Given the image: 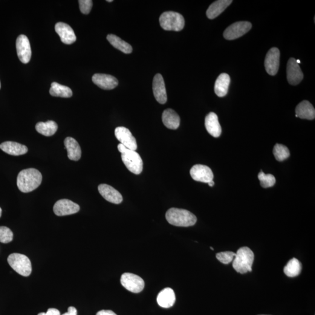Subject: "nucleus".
<instances>
[{
    "label": "nucleus",
    "mask_w": 315,
    "mask_h": 315,
    "mask_svg": "<svg viewBox=\"0 0 315 315\" xmlns=\"http://www.w3.org/2000/svg\"><path fill=\"white\" fill-rule=\"evenodd\" d=\"M2 215V209H1V207H0V217H1Z\"/></svg>",
    "instance_id": "nucleus-40"
},
{
    "label": "nucleus",
    "mask_w": 315,
    "mask_h": 315,
    "mask_svg": "<svg viewBox=\"0 0 315 315\" xmlns=\"http://www.w3.org/2000/svg\"><path fill=\"white\" fill-rule=\"evenodd\" d=\"M62 315H77V310L73 306H70L68 309V312Z\"/></svg>",
    "instance_id": "nucleus-37"
},
{
    "label": "nucleus",
    "mask_w": 315,
    "mask_h": 315,
    "mask_svg": "<svg viewBox=\"0 0 315 315\" xmlns=\"http://www.w3.org/2000/svg\"><path fill=\"white\" fill-rule=\"evenodd\" d=\"M80 9L81 12L83 14H88L92 9V1L91 0H80Z\"/></svg>",
    "instance_id": "nucleus-35"
},
{
    "label": "nucleus",
    "mask_w": 315,
    "mask_h": 315,
    "mask_svg": "<svg viewBox=\"0 0 315 315\" xmlns=\"http://www.w3.org/2000/svg\"><path fill=\"white\" fill-rule=\"evenodd\" d=\"M302 270V265L298 260L293 258L288 262L284 268V272L286 276L290 277H297L299 275Z\"/></svg>",
    "instance_id": "nucleus-30"
},
{
    "label": "nucleus",
    "mask_w": 315,
    "mask_h": 315,
    "mask_svg": "<svg viewBox=\"0 0 315 315\" xmlns=\"http://www.w3.org/2000/svg\"><path fill=\"white\" fill-rule=\"evenodd\" d=\"M158 304L162 308H169L174 305L176 296L174 291L170 288H166L162 290L157 296Z\"/></svg>",
    "instance_id": "nucleus-21"
},
{
    "label": "nucleus",
    "mask_w": 315,
    "mask_h": 315,
    "mask_svg": "<svg viewBox=\"0 0 315 315\" xmlns=\"http://www.w3.org/2000/svg\"><path fill=\"white\" fill-rule=\"evenodd\" d=\"M273 154L276 160L282 162L290 157V152L287 147L277 144L274 147Z\"/></svg>",
    "instance_id": "nucleus-31"
},
{
    "label": "nucleus",
    "mask_w": 315,
    "mask_h": 315,
    "mask_svg": "<svg viewBox=\"0 0 315 315\" xmlns=\"http://www.w3.org/2000/svg\"><path fill=\"white\" fill-rule=\"evenodd\" d=\"M16 48L19 60L24 64L30 62L32 51L30 40L27 36L21 34L18 37L16 41Z\"/></svg>",
    "instance_id": "nucleus-9"
},
{
    "label": "nucleus",
    "mask_w": 315,
    "mask_h": 315,
    "mask_svg": "<svg viewBox=\"0 0 315 315\" xmlns=\"http://www.w3.org/2000/svg\"><path fill=\"white\" fill-rule=\"evenodd\" d=\"M235 256V253H233V251H227L216 254V258L222 264L228 265L233 261Z\"/></svg>",
    "instance_id": "nucleus-34"
},
{
    "label": "nucleus",
    "mask_w": 315,
    "mask_h": 315,
    "mask_svg": "<svg viewBox=\"0 0 315 315\" xmlns=\"http://www.w3.org/2000/svg\"><path fill=\"white\" fill-rule=\"evenodd\" d=\"M13 232L9 228L0 227V242L8 244L13 240Z\"/></svg>",
    "instance_id": "nucleus-33"
},
{
    "label": "nucleus",
    "mask_w": 315,
    "mask_h": 315,
    "mask_svg": "<svg viewBox=\"0 0 315 315\" xmlns=\"http://www.w3.org/2000/svg\"><path fill=\"white\" fill-rule=\"evenodd\" d=\"M98 190L106 200L112 203L118 204L123 201V197L120 193L110 185L101 184L98 186Z\"/></svg>",
    "instance_id": "nucleus-17"
},
{
    "label": "nucleus",
    "mask_w": 315,
    "mask_h": 315,
    "mask_svg": "<svg viewBox=\"0 0 315 315\" xmlns=\"http://www.w3.org/2000/svg\"><path fill=\"white\" fill-rule=\"evenodd\" d=\"M205 126L208 133L213 137L217 138L220 136L222 129L219 123L217 115L211 112L205 118Z\"/></svg>",
    "instance_id": "nucleus-19"
},
{
    "label": "nucleus",
    "mask_w": 315,
    "mask_h": 315,
    "mask_svg": "<svg viewBox=\"0 0 315 315\" xmlns=\"http://www.w3.org/2000/svg\"><path fill=\"white\" fill-rule=\"evenodd\" d=\"M296 61H297V63H298V65L300 64V62L299 60H297Z\"/></svg>",
    "instance_id": "nucleus-41"
},
{
    "label": "nucleus",
    "mask_w": 315,
    "mask_h": 315,
    "mask_svg": "<svg viewBox=\"0 0 315 315\" xmlns=\"http://www.w3.org/2000/svg\"><path fill=\"white\" fill-rule=\"evenodd\" d=\"M280 53L279 49L273 48L268 51L265 61L267 73L270 76H275L279 71Z\"/></svg>",
    "instance_id": "nucleus-12"
},
{
    "label": "nucleus",
    "mask_w": 315,
    "mask_h": 315,
    "mask_svg": "<svg viewBox=\"0 0 315 315\" xmlns=\"http://www.w3.org/2000/svg\"><path fill=\"white\" fill-rule=\"evenodd\" d=\"M55 31L59 34L61 40L66 45L73 44L77 37L70 26L63 22H58L55 26Z\"/></svg>",
    "instance_id": "nucleus-15"
},
{
    "label": "nucleus",
    "mask_w": 315,
    "mask_h": 315,
    "mask_svg": "<svg viewBox=\"0 0 315 315\" xmlns=\"http://www.w3.org/2000/svg\"><path fill=\"white\" fill-rule=\"evenodd\" d=\"M36 131L45 136H51L56 133L58 129L57 124L54 121L39 122L35 126Z\"/></svg>",
    "instance_id": "nucleus-28"
},
{
    "label": "nucleus",
    "mask_w": 315,
    "mask_h": 315,
    "mask_svg": "<svg viewBox=\"0 0 315 315\" xmlns=\"http://www.w3.org/2000/svg\"><path fill=\"white\" fill-rule=\"evenodd\" d=\"M96 315H117L111 310H102L98 312Z\"/></svg>",
    "instance_id": "nucleus-38"
},
{
    "label": "nucleus",
    "mask_w": 315,
    "mask_h": 315,
    "mask_svg": "<svg viewBox=\"0 0 315 315\" xmlns=\"http://www.w3.org/2000/svg\"><path fill=\"white\" fill-rule=\"evenodd\" d=\"M254 253L248 247L239 248L235 253V258L233 260V267L237 272L245 274L252 271Z\"/></svg>",
    "instance_id": "nucleus-3"
},
{
    "label": "nucleus",
    "mask_w": 315,
    "mask_h": 315,
    "mask_svg": "<svg viewBox=\"0 0 315 315\" xmlns=\"http://www.w3.org/2000/svg\"><path fill=\"white\" fill-rule=\"evenodd\" d=\"M107 39L114 48L122 51L123 53L126 54L132 53L133 51L132 46L120 39L119 37L115 34H109L107 36Z\"/></svg>",
    "instance_id": "nucleus-27"
},
{
    "label": "nucleus",
    "mask_w": 315,
    "mask_h": 315,
    "mask_svg": "<svg viewBox=\"0 0 315 315\" xmlns=\"http://www.w3.org/2000/svg\"><path fill=\"white\" fill-rule=\"evenodd\" d=\"M296 117L302 119L314 120L315 117V110L313 105L308 100H303L297 105L296 109Z\"/></svg>",
    "instance_id": "nucleus-20"
},
{
    "label": "nucleus",
    "mask_w": 315,
    "mask_h": 315,
    "mask_svg": "<svg viewBox=\"0 0 315 315\" xmlns=\"http://www.w3.org/2000/svg\"><path fill=\"white\" fill-rule=\"evenodd\" d=\"M115 134L120 144L126 149L134 150V151L137 149L136 140L128 129L124 127H118L115 129Z\"/></svg>",
    "instance_id": "nucleus-11"
},
{
    "label": "nucleus",
    "mask_w": 315,
    "mask_h": 315,
    "mask_svg": "<svg viewBox=\"0 0 315 315\" xmlns=\"http://www.w3.org/2000/svg\"><path fill=\"white\" fill-rule=\"evenodd\" d=\"M251 28L249 22L241 21L234 23L228 27L224 33V37L227 40H235L244 35Z\"/></svg>",
    "instance_id": "nucleus-8"
},
{
    "label": "nucleus",
    "mask_w": 315,
    "mask_h": 315,
    "mask_svg": "<svg viewBox=\"0 0 315 315\" xmlns=\"http://www.w3.org/2000/svg\"><path fill=\"white\" fill-rule=\"evenodd\" d=\"M0 149L2 151L14 156H19L27 154L28 149L27 146L13 141H6L0 144Z\"/></svg>",
    "instance_id": "nucleus-22"
},
{
    "label": "nucleus",
    "mask_w": 315,
    "mask_h": 315,
    "mask_svg": "<svg viewBox=\"0 0 315 315\" xmlns=\"http://www.w3.org/2000/svg\"><path fill=\"white\" fill-rule=\"evenodd\" d=\"M79 204L68 199H62L54 205L53 212L57 216H65L74 215L79 212Z\"/></svg>",
    "instance_id": "nucleus-10"
},
{
    "label": "nucleus",
    "mask_w": 315,
    "mask_h": 315,
    "mask_svg": "<svg viewBox=\"0 0 315 315\" xmlns=\"http://www.w3.org/2000/svg\"><path fill=\"white\" fill-rule=\"evenodd\" d=\"M230 82L229 75L226 73L219 75L216 80L215 85V93L218 97H224L227 94Z\"/></svg>",
    "instance_id": "nucleus-26"
},
{
    "label": "nucleus",
    "mask_w": 315,
    "mask_h": 315,
    "mask_svg": "<svg viewBox=\"0 0 315 315\" xmlns=\"http://www.w3.org/2000/svg\"></svg>",
    "instance_id": "nucleus-45"
},
{
    "label": "nucleus",
    "mask_w": 315,
    "mask_h": 315,
    "mask_svg": "<svg viewBox=\"0 0 315 315\" xmlns=\"http://www.w3.org/2000/svg\"><path fill=\"white\" fill-rule=\"evenodd\" d=\"M121 285L129 291L133 293H139L143 290L145 282L144 280L136 274L125 273L121 277Z\"/></svg>",
    "instance_id": "nucleus-7"
},
{
    "label": "nucleus",
    "mask_w": 315,
    "mask_h": 315,
    "mask_svg": "<svg viewBox=\"0 0 315 315\" xmlns=\"http://www.w3.org/2000/svg\"><path fill=\"white\" fill-rule=\"evenodd\" d=\"M92 82L99 88L110 90L116 87L118 80L111 75L105 74H95L92 77Z\"/></svg>",
    "instance_id": "nucleus-18"
},
{
    "label": "nucleus",
    "mask_w": 315,
    "mask_h": 315,
    "mask_svg": "<svg viewBox=\"0 0 315 315\" xmlns=\"http://www.w3.org/2000/svg\"><path fill=\"white\" fill-rule=\"evenodd\" d=\"M7 261L11 268L20 275L28 277L32 273V264L27 256L20 253H13L8 256Z\"/></svg>",
    "instance_id": "nucleus-6"
},
{
    "label": "nucleus",
    "mask_w": 315,
    "mask_h": 315,
    "mask_svg": "<svg viewBox=\"0 0 315 315\" xmlns=\"http://www.w3.org/2000/svg\"><path fill=\"white\" fill-rule=\"evenodd\" d=\"M152 89L157 102L165 104L167 101V94L163 77L160 74H156L152 83Z\"/></svg>",
    "instance_id": "nucleus-16"
},
{
    "label": "nucleus",
    "mask_w": 315,
    "mask_h": 315,
    "mask_svg": "<svg viewBox=\"0 0 315 315\" xmlns=\"http://www.w3.org/2000/svg\"><path fill=\"white\" fill-rule=\"evenodd\" d=\"M117 148L121 153V160L129 171L135 175L140 174L143 169V162L140 155L134 150L126 149L121 144H118Z\"/></svg>",
    "instance_id": "nucleus-4"
},
{
    "label": "nucleus",
    "mask_w": 315,
    "mask_h": 315,
    "mask_svg": "<svg viewBox=\"0 0 315 315\" xmlns=\"http://www.w3.org/2000/svg\"><path fill=\"white\" fill-rule=\"evenodd\" d=\"M0 88H1V83H0Z\"/></svg>",
    "instance_id": "nucleus-44"
},
{
    "label": "nucleus",
    "mask_w": 315,
    "mask_h": 315,
    "mask_svg": "<svg viewBox=\"0 0 315 315\" xmlns=\"http://www.w3.org/2000/svg\"><path fill=\"white\" fill-rule=\"evenodd\" d=\"M294 58L289 59L287 66V80L291 85H296L302 82L303 74Z\"/></svg>",
    "instance_id": "nucleus-14"
},
{
    "label": "nucleus",
    "mask_w": 315,
    "mask_h": 315,
    "mask_svg": "<svg viewBox=\"0 0 315 315\" xmlns=\"http://www.w3.org/2000/svg\"><path fill=\"white\" fill-rule=\"evenodd\" d=\"M166 219L170 224L176 227H191L197 222L196 216L189 211L176 208L167 211Z\"/></svg>",
    "instance_id": "nucleus-2"
},
{
    "label": "nucleus",
    "mask_w": 315,
    "mask_h": 315,
    "mask_svg": "<svg viewBox=\"0 0 315 315\" xmlns=\"http://www.w3.org/2000/svg\"><path fill=\"white\" fill-rule=\"evenodd\" d=\"M210 249H212L213 250H214V248H213L212 247H210Z\"/></svg>",
    "instance_id": "nucleus-43"
},
{
    "label": "nucleus",
    "mask_w": 315,
    "mask_h": 315,
    "mask_svg": "<svg viewBox=\"0 0 315 315\" xmlns=\"http://www.w3.org/2000/svg\"><path fill=\"white\" fill-rule=\"evenodd\" d=\"M106 1H107V2H112L113 1H112V0H107Z\"/></svg>",
    "instance_id": "nucleus-42"
},
{
    "label": "nucleus",
    "mask_w": 315,
    "mask_h": 315,
    "mask_svg": "<svg viewBox=\"0 0 315 315\" xmlns=\"http://www.w3.org/2000/svg\"><path fill=\"white\" fill-rule=\"evenodd\" d=\"M65 146L68 158L72 161H79L82 157V149L79 143L73 138L67 137L65 140Z\"/></svg>",
    "instance_id": "nucleus-23"
},
{
    "label": "nucleus",
    "mask_w": 315,
    "mask_h": 315,
    "mask_svg": "<svg viewBox=\"0 0 315 315\" xmlns=\"http://www.w3.org/2000/svg\"><path fill=\"white\" fill-rule=\"evenodd\" d=\"M37 315H60V312L57 309L49 308L46 313L42 312Z\"/></svg>",
    "instance_id": "nucleus-36"
},
{
    "label": "nucleus",
    "mask_w": 315,
    "mask_h": 315,
    "mask_svg": "<svg viewBox=\"0 0 315 315\" xmlns=\"http://www.w3.org/2000/svg\"><path fill=\"white\" fill-rule=\"evenodd\" d=\"M42 181V175L38 170L29 168L21 170L17 177V186L20 191L29 193L37 189Z\"/></svg>",
    "instance_id": "nucleus-1"
},
{
    "label": "nucleus",
    "mask_w": 315,
    "mask_h": 315,
    "mask_svg": "<svg viewBox=\"0 0 315 315\" xmlns=\"http://www.w3.org/2000/svg\"><path fill=\"white\" fill-rule=\"evenodd\" d=\"M209 183V186L213 187L215 185V182L213 181H210Z\"/></svg>",
    "instance_id": "nucleus-39"
},
{
    "label": "nucleus",
    "mask_w": 315,
    "mask_h": 315,
    "mask_svg": "<svg viewBox=\"0 0 315 315\" xmlns=\"http://www.w3.org/2000/svg\"><path fill=\"white\" fill-rule=\"evenodd\" d=\"M232 0H218L210 5L207 11V16L210 19L216 18L232 3Z\"/></svg>",
    "instance_id": "nucleus-24"
},
{
    "label": "nucleus",
    "mask_w": 315,
    "mask_h": 315,
    "mask_svg": "<svg viewBox=\"0 0 315 315\" xmlns=\"http://www.w3.org/2000/svg\"><path fill=\"white\" fill-rule=\"evenodd\" d=\"M50 94L55 97L70 98L73 96V91L70 88L55 82L51 83Z\"/></svg>",
    "instance_id": "nucleus-29"
},
{
    "label": "nucleus",
    "mask_w": 315,
    "mask_h": 315,
    "mask_svg": "<svg viewBox=\"0 0 315 315\" xmlns=\"http://www.w3.org/2000/svg\"><path fill=\"white\" fill-rule=\"evenodd\" d=\"M162 119L164 125L169 129L176 130L180 126V117L173 109L165 110L162 116Z\"/></svg>",
    "instance_id": "nucleus-25"
},
{
    "label": "nucleus",
    "mask_w": 315,
    "mask_h": 315,
    "mask_svg": "<svg viewBox=\"0 0 315 315\" xmlns=\"http://www.w3.org/2000/svg\"><path fill=\"white\" fill-rule=\"evenodd\" d=\"M190 173L195 181L208 183L213 181L214 175L212 169L203 165H195L190 169Z\"/></svg>",
    "instance_id": "nucleus-13"
},
{
    "label": "nucleus",
    "mask_w": 315,
    "mask_h": 315,
    "mask_svg": "<svg viewBox=\"0 0 315 315\" xmlns=\"http://www.w3.org/2000/svg\"><path fill=\"white\" fill-rule=\"evenodd\" d=\"M161 27L166 31H181L183 30L185 22L181 14L173 11H167L160 17Z\"/></svg>",
    "instance_id": "nucleus-5"
},
{
    "label": "nucleus",
    "mask_w": 315,
    "mask_h": 315,
    "mask_svg": "<svg viewBox=\"0 0 315 315\" xmlns=\"http://www.w3.org/2000/svg\"><path fill=\"white\" fill-rule=\"evenodd\" d=\"M258 178L261 186L264 188L273 187L276 182V178L273 175L265 174L262 171L259 173Z\"/></svg>",
    "instance_id": "nucleus-32"
}]
</instances>
